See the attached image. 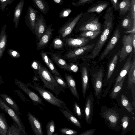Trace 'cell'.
I'll list each match as a JSON object with an SVG mask.
<instances>
[{
	"label": "cell",
	"instance_id": "6da1fadb",
	"mask_svg": "<svg viewBox=\"0 0 135 135\" xmlns=\"http://www.w3.org/2000/svg\"><path fill=\"white\" fill-rule=\"evenodd\" d=\"M99 16L94 13L83 12L76 24L75 31L101 30L102 25L99 21Z\"/></svg>",
	"mask_w": 135,
	"mask_h": 135
},
{
	"label": "cell",
	"instance_id": "7a4b0ae2",
	"mask_svg": "<svg viewBox=\"0 0 135 135\" xmlns=\"http://www.w3.org/2000/svg\"><path fill=\"white\" fill-rule=\"evenodd\" d=\"M37 74L39 75V78L44 83L42 85L43 87L51 90L57 97H58L61 92H65V90L57 82L51 73L41 64Z\"/></svg>",
	"mask_w": 135,
	"mask_h": 135
},
{
	"label": "cell",
	"instance_id": "3957f363",
	"mask_svg": "<svg viewBox=\"0 0 135 135\" xmlns=\"http://www.w3.org/2000/svg\"><path fill=\"white\" fill-rule=\"evenodd\" d=\"M33 84L30 83H27L26 84L37 91L40 96L47 102L59 108L65 109L70 113L73 114L63 101L55 96L50 91L45 89L40 85L39 83L35 81H33Z\"/></svg>",
	"mask_w": 135,
	"mask_h": 135
},
{
	"label": "cell",
	"instance_id": "277c9868",
	"mask_svg": "<svg viewBox=\"0 0 135 135\" xmlns=\"http://www.w3.org/2000/svg\"><path fill=\"white\" fill-rule=\"evenodd\" d=\"M99 114L104 120L105 124L109 128L113 130L119 131L120 117L119 113L115 110L103 106L101 113Z\"/></svg>",
	"mask_w": 135,
	"mask_h": 135
},
{
	"label": "cell",
	"instance_id": "5b68a950",
	"mask_svg": "<svg viewBox=\"0 0 135 135\" xmlns=\"http://www.w3.org/2000/svg\"><path fill=\"white\" fill-rule=\"evenodd\" d=\"M113 25H107L104 24V29L102 33L96 44H95L92 52L85 57L86 59H94L98 55L112 30Z\"/></svg>",
	"mask_w": 135,
	"mask_h": 135
},
{
	"label": "cell",
	"instance_id": "8992f818",
	"mask_svg": "<svg viewBox=\"0 0 135 135\" xmlns=\"http://www.w3.org/2000/svg\"><path fill=\"white\" fill-rule=\"evenodd\" d=\"M83 13V12H81L66 21L58 31V36L62 39L68 37L71 33Z\"/></svg>",
	"mask_w": 135,
	"mask_h": 135
},
{
	"label": "cell",
	"instance_id": "52a82bcc",
	"mask_svg": "<svg viewBox=\"0 0 135 135\" xmlns=\"http://www.w3.org/2000/svg\"><path fill=\"white\" fill-rule=\"evenodd\" d=\"M15 83L18 87L27 95L34 105L38 106L41 110H43V109L40 106V104L45 106L46 105L37 94L30 89L27 84L21 81L15 79Z\"/></svg>",
	"mask_w": 135,
	"mask_h": 135
},
{
	"label": "cell",
	"instance_id": "ba28073f",
	"mask_svg": "<svg viewBox=\"0 0 135 135\" xmlns=\"http://www.w3.org/2000/svg\"><path fill=\"white\" fill-rule=\"evenodd\" d=\"M0 108L7 114L12 119L19 128L20 129L25 135L27 134L26 132L23 124L21 119L16 112L0 98Z\"/></svg>",
	"mask_w": 135,
	"mask_h": 135
},
{
	"label": "cell",
	"instance_id": "9c48e42d",
	"mask_svg": "<svg viewBox=\"0 0 135 135\" xmlns=\"http://www.w3.org/2000/svg\"><path fill=\"white\" fill-rule=\"evenodd\" d=\"M103 70L100 69L91 75L92 85L95 97L99 99L101 97L103 84Z\"/></svg>",
	"mask_w": 135,
	"mask_h": 135
},
{
	"label": "cell",
	"instance_id": "30bf717a",
	"mask_svg": "<svg viewBox=\"0 0 135 135\" xmlns=\"http://www.w3.org/2000/svg\"><path fill=\"white\" fill-rule=\"evenodd\" d=\"M134 33H130L123 36L122 40L123 46L120 51L118 53L120 57V62L125 60L126 57L132 52L133 49L132 41Z\"/></svg>",
	"mask_w": 135,
	"mask_h": 135
},
{
	"label": "cell",
	"instance_id": "8fae6325",
	"mask_svg": "<svg viewBox=\"0 0 135 135\" xmlns=\"http://www.w3.org/2000/svg\"><path fill=\"white\" fill-rule=\"evenodd\" d=\"M62 39L67 51L85 46L89 40V38L80 37L76 38L67 37Z\"/></svg>",
	"mask_w": 135,
	"mask_h": 135
},
{
	"label": "cell",
	"instance_id": "7c38bea8",
	"mask_svg": "<svg viewBox=\"0 0 135 135\" xmlns=\"http://www.w3.org/2000/svg\"><path fill=\"white\" fill-rule=\"evenodd\" d=\"M95 44H93L86 45L82 47L67 51L65 54L62 55V57L65 60L73 61L79 56L92 49Z\"/></svg>",
	"mask_w": 135,
	"mask_h": 135
},
{
	"label": "cell",
	"instance_id": "4fadbf2b",
	"mask_svg": "<svg viewBox=\"0 0 135 135\" xmlns=\"http://www.w3.org/2000/svg\"><path fill=\"white\" fill-rule=\"evenodd\" d=\"M94 103L93 95L91 93L86 99L84 111L86 122L89 124L91 123L93 115Z\"/></svg>",
	"mask_w": 135,
	"mask_h": 135
},
{
	"label": "cell",
	"instance_id": "5bb4252c",
	"mask_svg": "<svg viewBox=\"0 0 135 135\" xmlns=\"http://www.w3.org/2000/svg\"><path fill=\"white\" fill-rule=\"evenodd\" d=\"M47 28L46 20L44 16L40 12L36 16L35 24V32L39 40Z\"/></svg>",
	"mask_w": 135,
	"mask_h": 135
},
{
	"label": "cell",
	"instance_id": "9a60e30c",
	"mask_svg": "<svg viewBox=\"0 0 135 135\" xmlns=\"http://www.w3.org/2000/svg\"><path fill=\"white\" fill-rule=\"evenodd\" d=\"M119 29L115 30L113 36L109 42L107 46L102 52L98 59L99 61L102 60L113 49L119 40L120 36Z\"/></svg>",
	"mask_w": 135,
	"mask_h": 135
},
{
	"label": "cell",
	"instance_id": "2e32d148",
	"mask_svg": "<svg viewBox=\"0 0 135 135\" xmlns=\"http://www.w3.org/2000/svg\"><path fill=\"white\" fill-rule=\"evenodd\" d=\"M28 119L32 129L36 135H43L42 123L35 115L30 112L27 113Z\"/></svg>",
	"mask_w": 135,
	"mask_h": 135
},
{
	"label": "cell",
	"instance_id": "e0dca14e",
	"mask_svg": "<svg viewBox=\"0 0 135 135\" xmlns=\"http://www.w3.org/2000/svg\"><path fill=\"white\" fill-rule=\"evenodd\" d=\"M52 24L49 25L43 35L39 40L37 49L40 50L45 48L48 44L52 35L53 28H52Z\"/></svg>",
	"mask_w": 135,
	"mask_h": 135
},
{
	"label": "cell",
	"instance_id": "ac0fdd59",
	"mask_svg": "<svg viewBox=\"0 0 135 135\" xmlns=\"http://www.w3.org/2000/svg\"><path fill=\"white\" fill-rule=\"evenodd\" d=\"M39 11L31 6L28 7L27 13L25 17V23L31 30L35 31L36 17Z\"/></svg>",
	"mask_w": 135,
	"mask_h": 135
},
{
	"label": "cell",
	"instance_id": "d6986e66",
	"mask_svg": "<svg viewBox=\"0 0 135 135\" xmlns=\"http://www.w3.org/2000/svg\"><path fill=\"white\" fill-rule=\"evenodd\" d=\"M46 53L50 56L52 61L60 68L69 71L68 63L63 58L61 53L51 52H46Z\"/></svg>",
	"mask_w": 135,
	"mask_h": 135
},
{
	"label": "cell",
	"instance_id": "ffe728a7",
	"mask_svg": "<svg viewBox=\"0 0 135 135\" xmlns=\"http://www.w3.org/2000/svg\"><path fill=\"white\" fill-rule=\"evenodd\" d=\"M109 3L107 1H99L89 7L86 12L89 13H95L99 14L109 6Z\"/></svg>",
	"mask_w": 135,
	"mask_h": 135
},
{
	"label": "cell",
	"instance_id": "44dd1931",
	"mask_svg": "<svg viewBox=\"0 0 135 135\" xmlns=\"http://www.w3.org/2000/svg\"><path fill=\"white\" fill-rule=\"evenodd\" d=\"M65 78L68 87L72 94L74 97L79 100L80 96L77 91L75 80L72 76L66 73L65 74Z\"/></svg>",
	"mask_w": 135,
	"mask_h": 135
},
{
	"label": "cell",
	"instance_id": "7402d4cb",
	"mask_svg": "<svg viewBox=\"0 0 135 135\" xmlns=\"http://www.w3.org/2000/svg\"><path fill=\"white\" fill-rule=\"evenodd\" d=\"M133 55V53L131 52L129 57L124 64L119 75L117 78L114 85L116 84L120 81L122 79L126 76V75L128 73L132 64V58Z\"/></svg>",
	"mask_w": 135,
	"mask_h": 135
},
{
	"label": "cell",
	"instance_id": "603a6c76",
	"mask_svg": "<svg viewBox=\"0 0 135 135\" xmlns=\"http://www.w3.org/2000/svg\"><path fill=\"white\" fill-rule=\"evenodd\" d=\"M82 92L83 97L85 98L87 90L89 88V77L87 69L83 67L81 70Z\"/></svg>",
	"mask_w": 135,
	"mask_h": 135
},
{
	"label": "cell",
	"instance_id": "cb8c5ba5",
	"mask_svg": "<svg viewBox=\"0 0 135 135\" xmlns=\"http://www.w3.org/2000/svg\"><path fill=\"white\" fill-rule=\"evenodd\" d=\"M24 3V0H20L14 9L13 21L14 23L15 28H17L18 27Z\"/></svg>",
	"mask_w": 135,
	"mask_h": 135
},
{
	"label": "cell",
	"instance_id": "d4e9b609",
	"mask_svg": "<svg viewBox=\"0 0 135 135\" xmlns=\"http://www.w3.org/2000/svg\"><path fill=\"white\" fill-rule=\"evenodd\" d=\"M52 50H55V52L60 53H61L65 49L64 43L62 40L59 37L56 36L53 40L52 42L50 45Z\"/></svg>",
	"mask_w": 135,
	"mask_h": 135
},
{
	"label": "cell",
	"instance_id": "484cf974",
	"mask_svg": "<svg viewBox=\"0 0 135 135\" xmlns=\"http://www.w3.org/2000/svg\"><path fill=\"white\" fill-rule=\"evenodd\" d=\"M121 25L122 27L128 31L135 30V20L132 18L129 12L122 20Z\"/></svg>",
	"mask_w": 135,
	"mask_h": 135
},
{
	"label": "cell",
	"instance_id": "4316f807",
	"mask_svg": "<svg viewBox=\"0 0 135 135\" xmlns=\"http://www.w3.org/2000/svg\"><path fill=\"white\" fill-rule=\"evenodd\" d=\"M127 84L129 88L135 84V59L134 54L132 65L128 72Z\"/></svg>",
	"mask_w": 135,
	"mask_h": 135
},
{
	"label": "cell",
	"instance_id": "83f0119b",
	"mask_svg": "<svg viewBox=\"0 0 135 135\" xmlns=\"http://www.w3.org/2000/svg\"><path fill=\"white\" fill-rule=\"evenodd\" d=\"M7 24H5L3 26L0 34V59L4 51L6 45L7 36L6 29Z\"/></svg>",
	"mask_w": 135,
	"mask_h": 135
},
{
	"label": "cell",
	"instance_id": "f1b7e54d",
	"mask_svg": "<svg viewBox=\"0 0 135 135\" xmlns=\"http://www.w3.org/2000/svg\"><path fill=\"white\" fill-rule=\"evenodd\" d=\"M0 96L5 102L11 107L18 115H21L20 112V109L18 105L15 102L11 97L6 94H0Z\"/></svg>",
	"mask_w": 135,
	"mask_h": 135
},
{
	"label": "cell",
	"instance_id": "f546056e",
	"mask_svg": "<svg viewBox=\"0 0 135 135\" xmlns=\"http://www.w3.org/2000/svg\"><path fill=\"white\" fill-rule=\"evenodd\" d=\"M59 108L61 112L69 121L77 127L80 128H82L80 122L73 114L69 113L65 109Z\"/></svg>",
	"mask_w": 135,
	"mask_h": 135
},
{
	"label": "cell",
	"instance_id": "4dcf8cb0",
	"mask_svg": "<svg viewBox=\"0 0 135 135\" xmlns=\"http://www.w3.org/2000/svg\"><path fill=\"white\" fill-rule=\"evenodd\" d=\"M36 8L42 13L46 14L49 9V6L45 0H32Z\"/></svg>",
	"mask_w": 135,
	"mask_h": 135
},
{
	"label": "cell",
	"instance_id": "1f68e13d",
	"mask_svg": "<svg viewBox=\"0 0 135 135\" xmlns=\"http://www.w3.org/2000/svg\"><path fill=\"white\" fill-rule=\"evenodd\" d=\"M126 76L124 77L120 81L115 85L110 95V97L112 99H114L118 96L122 89Z\"/></svg>",
	"mask_w": 135,
	"mask_h": 135
},
{
	"label": "cell",
	"instance_id": "d6a6232c",
	"mask_svg": "<svg viewBox=\"0 0 135 135\" xmlns=\"http://www.w3.org/2000/svg\"><path fill=\"white\" fill-rule=\"evenodd\" d=\"M131 4V0H123L119 4V14L123 15L129 11Z\"/></svg>",
	"mask_w": 135,
	"mask_h": 135
},
{
	"label": "cell",
	"instance_id": "836d02e7",
	"mask_svg": "<svg viewBox=\"0 0 135 135\" xmlns=\"http://www.w3.org/2000/svg\"><path fill=\"white\" fill-rule=\"evenodd\" d=\"M118 55V53L116 54L113 57L109 65L107 76V80H108L112 76L116 66L117 63Z\"/></svg>",
	"mask_w": 135,
	"mask_h": 135
},
{
	"label": "cell",
	"instance_id": "e575fe53",
	"mask_svg": "<svg viewBox=\"0 0 135 135\" xmlns=\"http://www.w3.org/2000/svg\"><path fill=\"white\" fill-rule=\"evenodd\" d=\"M3 114L0 113V135H7L8 126Z\"/></svg>",
	"mask_w": 135,
	"mask_h": 135
},
{
	"label": "cell",
	"instance_id": "d590c367",
	"mask_svg": "<svg viewBox=\"0 0 135 135\" xmlns=\"http://www.w3.org/2000/svg\"><path fill=\"white\" fill-rule=\"evenodd\" d=\"M121 103L122 106L128 111L133 115L134 113L133 112V104L131 103L126 96L123 94H122L121 99Z\"/></svg>",
	"mask_w": 135,
	"mask_h": 135
},
{
	"label": "cell",
	"instance_id": "8d00e7d4",
	"mask_svg": "<svg viewBox=\"0 0 135 135\" xmlns=\"http://www.w3.org/2000/svg\"><path fill=\"white\" fill-rule=\"evenodd\" d=\"M102 31L101 30L98 31H93L87 30L83 31L80 34V37H84L90 38L93 39L96 38Z\"/></svg>",
	"mask_w": 135,
	"mask_h": 135
},
{
	"label": "cell",
	"instance_id": "74e56055",
	"mask_svg": "<svg viewBox=\"0 0 135 135\" xmlns=\"http://www.w3.org/2000/svg\"><path fill=\"white\" fill-rule=\"evenodd\" d=\"M73 111L74 114L80 119L83 118L84 116L83 110L76 102H74L73 105Z\"/></svg>",
	"mask_w": 135,
	"mask_h": 135
},
{
	"label": "cell",
	"instance_id": "f35d334b",
	"mask_svg": "<svg viewBox=\"0 0 135 135\" xmlns=\"http://www.w3.org/2000/svg\"><path fill=\"white\" fill-rule=\"evenodd\" d=\"M25 135L20 129L17 128L13 126L8 127L7 135Z\"/></svg>",
	"mask_w": 135,
	"mask_h": 135
},
{
	"label": "cell",
	"instance_id": "ab89813d",
	"mask_svg": "<svg viewBox=\"0 0 135 135\" xmlns=\"http://www.w3.org/2000/svg\"><path fill=\"white\" fill-rule=\"evenodd\" d=\"M55 128L54 121L52 120L49 121L47 124L46 126L47 135H53L55 131Z\"/></svg>",
	"mask_w": 135,
	"mask_h": 135
},
{
	"label": "cell",
	"instance_id": "60d3db41",
	"mask_svg": "<svg viewBox=\"0 0 135 135\" xmlns=\"http://www.w3.org/2000/svg\"><path fill=\"white\" fill-rule=\"evenodd\" d=\"M129 118L126 115L122 118L121 122L122 128L121 133H123L127 128L129 123Z\"/></svg>",
	"mask_w": 135,
	"mask_h": 135
},
{
	"label": "cell",
	"instance_id": "b9f144b4",
	"mask_svg": "<svg viewBox=\"0 0 135 135\" xmlns=\"http://www.w3.org/2000/svg\"><path fill=\"white\" fill-rule=\"evenodd\" d=\"M53 75L57 82L63 89H65L68 88L66 81L62 77H60L55 74H53Z\"/></svg>",
	"mask_w": 135,
	"mask_h": 135
},
{
	"label": "cell",
	"instance_id": "7bdbcfd3",
	"mask_svg": "<svg viewBox=\"0 0 135 135\" xmlns=\"http://www.w3.org/2000/svg\"><path fill=\"white\" fill-rule=\"evenodd\" d=\"M59 130L62 135H77L78 133L77 131L74 130L66 127L60 128Z\"/></svg>",
	"mask_w": 135,
	"mask_h": 135
},
{
	"label": "cell",
	"instance_id": "ee69618b",
	"mask_svg": "<svg viewBox=\"0 0 135 135\" xmlns=\"http://www.w3.org/2000/svg\"><path fill=\"white\" fill-rule=\"evenodd\" d=\"M49 68L52 74L60 77H62L60 73L57 69L52 61L49 57Z\"/></svg>",
	"mask_w": 135,
	"mask_h": 135
},
{
	"label": "cell",
	"instance_id": "f6af8a7d",
	"mask_svg": "<svg viewBox=\"0 0 135 135\" xmlns=\"http://www.w3.org/2000/svg\"><path fill=\"white\" fill-rule=\"evenodd\" d=\"M96 0H79L76 2H73L72 4L75 7L84 5L86 4L91 3Z\"/></svg>",
	"mask_w": 135,
	"mask_h": 135
},
{
	"label": "cell",
	"instance_id": "bcb514c9",
	"mask_svg": "<svg viewBox=\"0 0 135 135\" xmlns=\"http://www.w3.org/2000/svg\"><path fill=\"white\" fill-rule=\"evenodd\" d=\"M72 10L70 8H68L63 9L59 14L60 18H64L68 17L71 13Z\"/></svg>",
	"mask_w": 135,
	"mask_h": 135
},
{
	"label": "cell",
	"instance_id": "7dc6e473",
	"mask_svg": "<svg viewBox=\"0 0 135 135\" xmlns=\"http://www.w3.org/2000/svg\"><path fill=\"white\" fill-rule=\"evenodd\" d=\"M131 4L129 11L130 15L134 20H135V0H131Z\"/></svg>",
	"mask_w": 135,
	"mask_h": 135
},
{
	"label": "cell",
	"instance_id": "c3c4849f",
	"mask_svg": "<svg viewBox=\"0 0 135 135\" xmlns=\"http://www.w3.org/2000/svg\"><path fill=\"white\" fill-rule=\"evenodd\" d=\"M40 54L43 61L49 68V57L47 54L42 50L41 51Z\"/></svg>",
	"mask_w": 135,
	"mask_h": 135
},
{
	"label": "cell",
	"instance_id": "681fc988",
	"mask_svg": "<svg viewBox=\"0 0 135 135\" xmlns=\"http://www.w3.org/2000/svg\"><path fill=\"white\" fill-rule=\"evenodd\" d=\"M69 66V71L74 73H76L78 70V67L77 65L72 62L68 63Z\"/></svg>",
	"mask_w": 135,
	"mask_h": 135
},
{
	"label": "cell",
	"instance_id": "f907efd6",
	"mask_svg": "<svg viewBox=\"0 0 135 135\" xmlns=\"http://www.w3.org/2000/svg\"><path fill=\"white\" fill-rule=\"evenodd\" d=\"M10 0H0V7L1 11H4L8 4H9Z\"/></svg>",
	"mask_w": 135,
	"mask_h": 135
},
{
	"label": "cell",
	"instance_id": "816d5d0a",
	"mask_svg": "<svg viewBox=\"0 0 135 135\" xmlns=\"http://www.w3.org/2000/svg\"><path fill=\"white\" fill-rule=\"evenodd\" d=\"M112 5L113 9L115 11L119 9V0H110Z\"/></svg>",
	"mask_w": 135,
	"mask_h": 135
},
{
	"label": "cell",
	"instance_id": "f5cc1de1",
	"mask_svg": "<svg viewBox=\"0 0 135 135\" xmlns=\"http://www.w3.org/2000/svg\"><path fill=\"white\" fill-rule=\"evenodd\" d=\"M95 131V129H91L86 131L80 133L79 135H93Z\"/></svg>",
	"mask_w": 135,
	"mask_h": 135
},
{
	"label": "cell",
	"instance_id": "db71d44e",
	"mask_svg": "<svg viewBox=\"0 0 135 135\" xmlns=\"http://www.w3.org/2000/svg\"><path fill=\"white\" fill-rule=\"evenodd\" d=\"M40 65L38 62L35 60L32 62L31 64V67L33 69L37 70L38 72Z\"/></svg>",
	"mask_w": 135,
	"mask_h": 135
},
{
	"label": "cell",
	"instance_id": "11a10c76",
	"mask_svg": "<svg viewBox=\"0 0 135 135\" xmlns=\"http://www.w3.org/2000/svg\"><path fill=\"white\" fill-rule=\"evenodd\" d=\"M11 52H10L11 55L13 57L17 58L20 57V54L18 53L17 51H15L11 50Z\"/></svg>",
	"mask_w": 135,
	"mask_h": 135
},
{
	"label": "cell",
	"instance_id": "9f6ffc18",
	"mask_svg": "<svg viewBox=\"0 0 135 135\" xmlns=\"http://www.w3.org/2000/svg\"><path fill=\"white\" fill-rule=\"evenodd\" d=\"M132 90V93L133 94V105L134 107V108H135V85H133L131 88Z\"/></svg>",
	"mask_w": 135,
	"mask_h": 135
},
{
	"label": "cell",
	"instance_id": "6f0895ef",
	"mask_svg": "<svg viewBox=\"0 0 135 135\" xmlns=\"http://www.w3.org/2000/svg\"><path fill=\"white\" fill-rule=\"evenodd\" d=\"M132 43L133 46V48L134 50V53L135 54V34H134L132 41Z\"/></svg>",
	"mask_w": 135,
	"mask_h": 135
},
{
	"label": "cell",
	"instance_id": "680465c9",
	"mask_svg": "<svg viewBox=\"0 0 135 135\" xmlns=\"http://www.w3.org/2000/svg\"><path fill=\"white\" fill-rule=\"evenodd\" d=\"M58 4L62 5L63 2V0H52Z\"/></svg>",
	"mask_w": 135,
	"mask_h": 135
},
{
	"label": "cell",
	"instance_id": "91938a15",
	"mask_svg": "<svg viewBox=\"0 0 135 135\" xmlns=\"http://www.w3.org/2000/svg\"><path fill=\"white\" fill-rule=\"evenodd\" d=\"M32 79L34 81H40L39 79L36 76H34L33 77Z\"/></svg>",
	"mask_w": 135,
	"mask_h": 135
},
{
	"label": "cell",
	"instance_id": "94428289",
	"mask_svg": "<svg viewBox=\"0 0 135 135\" xmlns=\"http://www.w3.org/2000/svg\"><path fill=\"white\" fill-rule=\"evenodd\" d=\"M16 0H10V3H9V4H10V5H11V4L14 1H15Z\"/></svg>",
	"mask_w": 135,
	"mask_h": 135
},
{
	"label": "cell",
	"instance_id": "6125c7cd",
	"mask_svg": "<svg viewBox=\"0 0 135 135\" xmlns=\"http://www.w3.org/2000/svg\"><path fill=\"white\" fill-rule=\"evenodd\" d=\"M53 135H58V134H57V133L56 132V133H54L53 134Z\"/></svg>",
	"mask_w": 135,
	"mask_h": 135
},
{
	"label": "cell",
	"instance_id": "be15d7a7",
	"mask_svg": "<svg viewBox=\"0 0 135 135\" xmlns=\"http://www.w3.org/2000/svg\"></svg>",
	"mask_w": 135,
	"mask_h": 135
}]
</instances>
